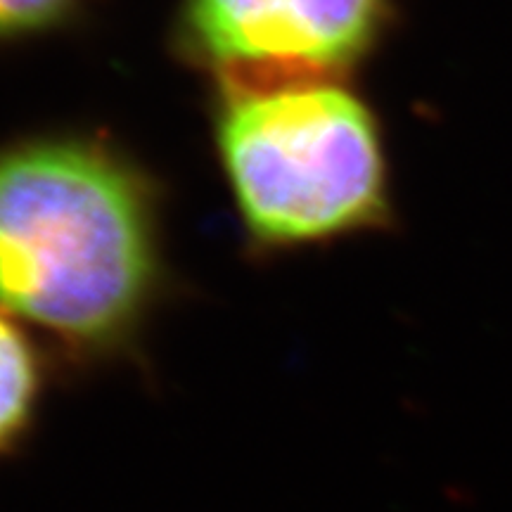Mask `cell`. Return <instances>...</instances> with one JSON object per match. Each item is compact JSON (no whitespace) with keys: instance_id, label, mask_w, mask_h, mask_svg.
Instances as JSON below:
<instances>
[{"instance_id":"obj_1","label":"cell","mask_w":512,"mask_h":512,"mask_svg":"<svg viewBox=\"0 0 512 512\" xmlns=\"http://www.w3.org/2000/svg\"><path fill=\"white\" fill-rule=\"evenodd\" d=\"M157 285L155 223L136 174L93 145L0 152V306L74 354L133 342Z\"/></svg>"},{"instance_id":"obj_5","label":"cell","mask_w":512,"mask_h":512,"mask_svg":"<svg viewBox=\"0 0 512 512\" xmlns=\"http://www.w3.org/2000/svg\"><path fill=\"white\" fill-rule=\"evenodd\" d=\"M79 0H0V38L50 29L69 17Z\"/></svg>"},{"instance_id":"obj_3","label":"cell","mask_w":512,"mask_h":512,"mask_svg":"<svg viewBox=\"0 0 512 512\" xmlns=\"http://www.w3.org/2000/svg\"><path fill=\"white\" fill-rule=\"evenodd\" d=\"M384 0H188L190 46L230 88L318 79L373 46Z\"/></svg>"},{"instance_id":"obj_4","label":"cell","mask_w":512,"mask_h":512,"mask_svg":"<svg viewBox=\"0 0 512 512\" xmlns=\"http://www.w3.org/2000/svg\"><path fill=\"white\" fill-rule=\"evenodd\" d=\"M46 373L34 344L0 313V463L22 451L36 432Z\"/></svg>"},{"instance_id":"obj_2","label":"cell","mask_w":512,"mask_h":512,"mask_svg":"<svg viewBox=\"0 0 512 512\" xmlns=\"http://www.w3.org/2000/svg\"><path fill=\"white\" fill-rule=\"evenodd\" d=\"M219 143L247 226L264 242L330 238L384 209L375 121L335 83L230 88Z\"/></svg>"}]
</instances>
